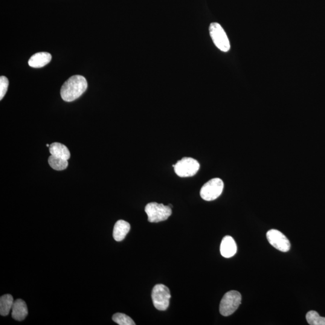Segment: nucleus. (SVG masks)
<instances>
[{"label": "nucleus", "mask_w": 325, "mask_h": 325, "mask_svg": "<svg viewBox=\"0 0 325 325\" xmlns=\"http://www.w3.org/2000/svg\"><path fill=\"white\" fill-rule=\"evenodd\" d=\"M267 239L270 244L278 251L286 252L290 249L289 240L281 232L277 230H271L266 234Z\"/></svg>", "instance_id": "8"}, {"label": "nucleus", "mask_w": 325, "mask_h": 325, "mask_svg": "<svg viewBox=\"0 0 325 325\" xmlns=\"http://www.w3.org/2000/svg\"><path fill=\"white\" fill-rule=\"evenodd\" d=\"M242 296L239 292L232 291L228 292L223 296L219 307L220 314L223 316H229L233 315L239 308Z\"/></svg>", "instance_id": "3"}, {"label": "nucleus", "mask_w": 325, "mask_h": 325, "mask_svg": "<svg viewBox=\"0 0 325 325\" xmlns=\"http://www.w3.org/2000/svg\"><path fill=\"white\" fill-rule=\"evenodd\" d=\"M51 55L46 52H40L33 55L28 60V65L32 68H40L51 62Z\"/></svg>", "instance_id": "10"}, {"label": "nucleus", "mask_w": 325, "mask_h": 325, "mask_svg": "<svg viewBox=\"0 0 325 325\" xmlns=\"http://www.w3.org/2000/svg\"><path fill=\"white\" fill-rule=\"evenodd\" d=\"M210 36L214 45L220 51L228 52L230 50V43L224 30L218 23H211L209 27Z\"/></svg>", "instance_id": "5"}, {"label": "nucleus", "mask_w": 325, "mask_h": 325, "mask_svg": "<svg viewBox=\"0 0 325 325\" xmlns=\"http://www.w3.org/2000/svg\"><path fill=\"white\" fill-rule=\"evenodd\" d=\"M130 230V225L125 220H120L115 223L113 228V238L117 242H121L126 237Z\"/></svg>", "instance_id": "12"}, {"label": "nucleus", "mask_w": 325, "mask_h": 325, "mask_svg": "<svg viewBox=\"0 0 325 325\" xmlns=\"http://www.w3.org/2000/svg\"><path fill=\"white\" fill-rule=\"evenodd\" d=\"M50 153L51 156L65 160L70 159L71 154L67 147L59 142H54L50 146Z\"/></svg>", "instance_id": "13"}, {"label": "nucleus", "mask_w": 325, "mask_h": 325, "mask_svg": "<svg viewBox=\"0 0 325 325\" xmlns=\"http://www.w3.org/2000/svg\"><path fill=\"white\" fill-rule=\"evenodd\" d=\"M113 321L120 325H135V322L133 319L126 315L123 313H116L113 316Z\"/></svg>", "instance_id": "17"}, {"label": "nucleus", "mask_w": 325, "mask_h": 325, "mask_svg": "<svg viewBox=\"0 0 325 325\" xmlns=\"http://www.w3.org/2000/svg\"><path fill=\"white\" fill-rule=\"evenodd\" d=\"M171 298L169 289L163 284H157L153 289L152 300L154 306L160 311H165L169 306Z\"/></svg>", "instance_id": "4"}, {"label": "nucleus", "mask_w": 325, "mask_h": 325, "mask_svg": "<svg viewBox=\"0 0 325 325\" xmlns=\"http://www.w3.org/2000/svg\"><path fill=\"white\" fill-rule=\"evenodd\" d=\"M150 222L158 223L164 221L172 214V209L169 205L150 202L145 208Z\"/></svg>", "instance_id": "2"}, {"label": "nucleus", "mask_w": 325, "mask_h": 325, "mask_svg": "<svg viewBox=\"0 0 325 325\" xmlns=\"http://www.w3.org/2000/svg\"><path fill=\"white\" fill-rule=\"evenodd\" d=\"M11 317L17 321L24 320L28 315L27 304L22 300L14 301L12 307Z\"/></svg>", "instance_id": "11"}, {"label": "nucleus", "mask_w": 325, "mask_h": 325, "mask_svg": "<svg viewBox=\"0 0 325 325\" xmlns=\"http://www.w3.org/2000/svg\"><path fill=\"white\" fill-rule=\"evenodd\" d=\"M87 88L86 78L81 75H74L64 83L60 90L61 97L66 102H72L81 97Z\"/></svg>", "instance_id": "1"}, {"label": "nucleus", "mask_w": 325, "mask_h": 325, "mask_svg": "<svg viewBox=\"0 0 325 325\" xmlns=\"http://www.w3.org/2000/svg\"><path fill=\"white\" fill-rule=\"evenodd\" d=\"M48 163L51 167L56 170H65L68 166L67 160L57 158V157L51 155L48 159Z\"/></svg>", "instance_id": "15"}, {"label": "nucleus", "mask_w": 325, "mask_h": 325, "mask_svg": "<svg viewBox=\"0 0 325 325\" xmlns=\"http://www.w3.org/2000/svg\"><path fill=\"white\" fill-rule=\"evenodd\" d=\"M8 80L7 77L1 76L0 77V100L4 98L7 91Z\"/></svg>", "instance_id": "18"}, {"label": "nucleus", "mask_w": 325, "mask_h": 325, "mask_svg": "<svg viewBox=\"0 0 325 325\" xmlns=\"http://www.w3.org/2000/svg\"><path fill=\"white\" fill-rule=\"evenodd\" d=\"M46 147H50V145H49L48 144H47V145H46Z\"/></svg>", "instance_id": "19"}, {"label": "nucleus", "mask_w": 325, "mask_h": 325, "mask_svg": "<svg viewBox=\"0 0 325 325\" xmlns=\"http://www.w3.org/2000/svg\"><path fill=\"white\" fill-rule=\"evenodd\" d=\"M13 303L12 296L8 294L2 296L0 298V315L2 316L8 315L12 309Z\"/></svg>", "instance_id": "14"}, {"label": "nucleus", "mask_w": 325, "mask_h": 325, "mask_svg": "<svg viewBox=\"0 0 325 325\" xmlns=\"http://www.w3.org/2000/svg\"><path fill=\"white\" fill-rule=\"evenodd\" d=\"M306 319L310 325H325V318L321 317L319 313L315 311L308 312Z\"/></svg>", "instance_id": "16"}, {"label": "nucleus", "mask_w": 325, "mask_h": 325, "mask_svg": "<svg viewBox=\"0 0 325 325\" xmlns=\"http://www.w3.org/2000/svg\"><path fill=\"white\" fill-rule=\"evenodd\" d=\"M237 245L233 237L226 236L223 237L220 244V254L223 257L229 258L236 254Z\"/></svg>", "instance_id": "9"}, {"label": "nucleus", "mask_w": 325, "mask_h": 325, "mask_svg": "<svg viewBox=\"0 0 325 325\" xmlns=\"http://www.w3.org/2000/svg\"><path fill=\"white\" fill-rule=\"evenodd\" d=\"M223 187L224 184L221 179H211L203 185L200 191V195L205 201H213L222 194Z\"/></svg>", "instance_id": "6"}, {"label": "nucleus", "mask_w": 325, "mask_h": 325, "mask_svg": "<svg viewBox=\"0 0 325 325\" xmlns=\"http://www.w3.org/2000/svg\"><path fill=\"white\" fill-rule=\"evenodd\" d=\"M177 175L189 177L195 175L200 168L199 162L191 158H184L173 165Z\"/></svg>", "instance_id": "7"}]
</instances>
